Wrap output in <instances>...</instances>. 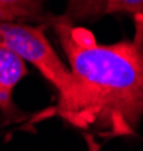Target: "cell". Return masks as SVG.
Wrapping results in <instances>:
<instances>
[{"label": "cell", "instance_id": "cell-6", "mask_svg": "<svg viewBox=\"0 0 143 151\" xmlns=\"http://www.w3.org/2000/svg\"><path fill=\"white\" fill-rule=\"evenodd\" d=\"M102 14L143 15V0H107Z\"/></svg>", "mask_w": 143, "mask_h": 151}, {"label": "cell", "instance_id": "cell-7", "mask_svg": "<svg viewBox=\"0 0 143 151\" xmlns=\"http://www.w3.org/2000/svg\"><path fill=\"white\" fill-rule=\"evenodd\" d=\"M136 20V33H134V40L143 41V15L134 17Z\"/></svg>", "mask_w": 143, "mask_h": 151}, {"label": "cell", "instance_id": "cell-1", "mask_svg": "<svg viewBox=\"0 0 143 151\" xmlns=\"http://www.w3.org/2000/svg\"><path fill=\"white\" fill-rule=\"evenodd\" d=\"M66 56L74 89L57 113L90 136L136 134L143 118V41L101 44L68 17L51 20Z\"/></svg>", "mask_w": 143, "mask_h": 151}, {"label": "cell", "instance_id": "cell-8", "mask_svg": "<svg viewBox=\"0 0 143 151\" xmlns=\"http://www.w3.org/2000/svg\"><path fill=\"white\" fill-rule=\"evenodd\" d=\"M86 141H87V147H89V151H99V144L95 142L94 136L90 134H86Z\"/></svg>", "mask_w": 143, "mask_h": 151}, {"label": "cell", "instance_id": "cell-3", "mask_svg": "<svg viewBox=\"0 0 143 151\" xmlns=\"http://www.w3.org/2000/svg\"><path fill=\"white\" fill-rule=\"evenodd\" d=\"M26 60L0 44V109L5 113L14 110L12 92L18 82L27 76Z\"/></svg>", "mask_w": 143, "mask_h": 151}, {"label": "cell", "instance_id": "cell-2", "mask_svg": "<svg viewBox=\"0 0 143 151\" xmlns=\"http://www.w3.org/2000/svg\"><path fill=\"white\" fill-rule=\"evenodd\" d=\"M0 44L17 53L21 59L32 62L57 89L59 103L71 97L74 89L72 74L53 50L41 27L0 23Z\"/></svg>", "mask_w": 143, "mask_h": 151}, {"label": "cell", "instance_id": "cell-5", "mask_svg": "<svg viewBox=\"0 0 143 151\" xmlns=\"http://www.w3.org/2000/svg\"><path fill=\"white\" fill-rule=\"evenodd\" d=\"M106 2L107 0H69L68 18L83 20L99 15L104 12Z\"/></svg>", "mask_w": 143, "mask_h": 151}, {"label": "cell", "instance_id": "cell-4", "mask_svg": "<svg viewBox=\"0 0 143 151\" xmlns=\"http://www.w3.org/2000/svg\"><path fill=\"white\" fill-rule=\"evenodd\" d=\"M44 0H0V23H12L21 18H36Z\"/></svg>", "mask_w": 143, "mask_h": 151}]
</instances>
